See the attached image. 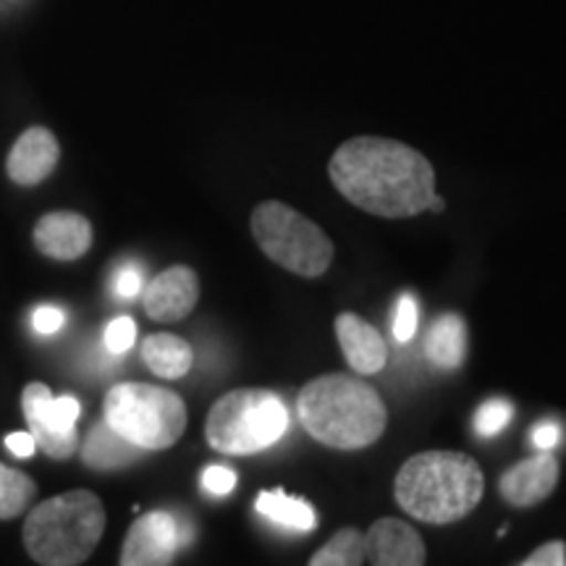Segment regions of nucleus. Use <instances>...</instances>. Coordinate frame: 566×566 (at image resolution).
I'll list each match as a JSON object with an SVG mask.
<instances>
[{
	"label": "nucleus",
	"mask_w": 566,
	"mask_h": 566,
	"mask_svg": "<svg viewBox=\"0 0 566 566\" xmlns=\"http://www.w3.org/2000/svg\"><path fill=\"white\" fill-rule=\"evenodd\" d=\"M424 357L441 370H457L467 357V325L462 315L446 313L430 325L424 338Z\"/></svg>",
	"instance_id": "nucleus-16"
},
{
	"label": "nucleus",
	"mask_w": 566,
	"mask_h": 566,
	"mask_svg": "<svg viewBox=\"0 0 566 566\" xmlns=\"http://www.w3.org/2000/svg\"><path fill=\"white\" fill-rule=\"evenodd\" d=\"M179 548V516L158 509V512L142 514L129 527L118 566H171Z\"/></svg>",
	"instance_id": "nucleus-9"
},
{
	"label": "nucleus",
	"mask_w": 566,
	"mask_h": 566,
	"mask_svg": "<svg viewBox=\"0 0 566 566\" xmlns=\"http://www.w3.org/2000/svg\"><path fill=\"white\" fill-rule=\"evenodd\" d=\"M202 488L210 495H229L237 488V472L223 464H210L202 472Z\"/></svg>",
	"instance_id": "nucleus-25"
},
{
	"label": "nucleus",
	"mask_w": 566,
	"mask_h": 566,
	"mask_svg": "<svg viewBox=\"0 0 566 566\" xmlns=\"http://www.w3.org/2000/svg\"><path fill=\"white\" fill-rule=\"evenodd\" d=\"M334 187L359 210L378 218H412L430 210L436 171L405 142L354 137L328 163Z\"/></svg>",
	"instance_id": "nucleus-1"
},
{
	"label": "nucleus",
	"mask_w": 566,
	"mask_h": 566,
	"mask_svg": "<svg viewBox=\"0 0 566 566\" xmlns=\"http://www.w3.org/2000/svg\"><path fill=\"white\" fill-rule=\"evenodd\" d=\"M139 289H142L139 265L124 263L116 271V275H113V294L122 296V300H132V296L139 294Z\"/></svg>",
	"instance_id": "nucleus-26"
},
{
	"label": "nucleus",
	"mask_w": 566,
	"mask_h": 566,
	"mask_svg": "<svg viewBox=\"0 0 566 566\" xmlns=\"http://www.w3.org/2000/svg\"><path fill=\"white\" fill-rule=\"evenodd\" d=\"M485 475L462 451H422L407 459L394 483L396 504L428 525L464 520L483 501Z\"/></svg>",
	"instance_id": "nucleus-3"
},
{
	"label": "nucleus",
	"mask_w": 566,
	"mask_h": 566,
	"mask_svg": "<svg viewBox=\"0 0 566 566\" xmlns=\"http://www.w3.org/2000/svg\"><path fill=\"white\" fill-rule=\"evenodd\" d=\"M258 514H263L265 520L275 522V525L294 530V533H313L317 525L315 509L310 501L294 499V495L279 491H263L254 501Z\"/></svg>",
	"instance_id": "nucleus-19"
},
{
	"label": "nucleus",
	"mask_w": 566,
	"mask_h": 566,
	"mask_svg": "<svg viewBox=\"0 0 566 566\" xmlns=\"http://www.w3.org/2000/svg\"><path fill=\"white\" fill-rule=\"evenodd\" d=\"M522 566H566V543L564 541H551L543 543L541 548H535Z\"/></svg>",
	"instance_id": "nucleus-27"
},
{
	"label": "nucleus",
	"mask_w": 566,
	"mask_h": 566,
	"mask_svg": "<svg viewBox=\"0 0 566 566\" xmlns=\"http://www.w3.org/2000/svg\"><path fill=\"white\" fill-rule=\"evenodd\" d=\"M38 495V483L24 472L0 464V520H17Z\"/></svg>",
	"instance_id": "nucleus-21"
},
{
	"label": "nucleus",
	"mask_w": 566,
	"mask_h": 566,
	"mask_svg": "<svg viewBox=\"0 0 566 566\" xmlns=\"http://www.w3.org/2000/svg\"><path fill=\"white\" fill-rule=\"evenodd\" d=\"M34 331L42 336H53L59 334L63 328V323H66V315H63L61 307H53V304H45V307H38L34 310Z\"/></svg>",
	"instance_id": "nucleus-28"
},
{
	"label": "nucleus",
	"mask_w": 566,
	"mask_h": 566,
	"mask_svg": "<svg viewBox=\"0 0 566 566\" xmlns=\"http://www.w3.org/2000/svg\"><path fill=\"white\" fill-rule=\"evenodd\" d=\"M558 438H562V430H558V424H554V422H543V424H537V428H535L533 443H535L541 451H551V449H554V446L558 443Z\"/></svg>",
	"instance_id": "nucleus-29"
},
{
	"label": "nucleus",
	"mask_w": 566,
	"mask_h": 566,
	"mask_svg": "<svg viewBox=\"0 0 566 566\" xmlns=\"http://www.w3.org/2000/svg\"><path fill=\"white\" fill-rule=\"evenodd\" d=\"M134 338H137V325H134L132 317H116L105 328V349L111 354H124L134 346Z\"/></svg>",
	"instance_id": "nucleus-24"
},
{
	"label": "nucleus",
	"mask_w": 566,
	"mask_h": 566,
	"mask_svg": "<svg viewBox=\"0 0 566 566\" xmlns=\"http://www.w3.org/2000/svg\"><path fill=\"white\" fill-rule=\"evenodd\" d=\"M59 158L61 147L53 132L45 129V126H32L11 147L6 171H9L11 181L19 184V187H38V184L45 181L55 171Z\"/></svg>",
	"instance_id": "nucleus-14"
},
{
	"label": "nucleus",
	"mask_w": 566,
	"mask_h": 566,
	"mask_svg": "<svg viewBox=\"0 0 566 566\" xmlns=\"http://www.w3.org/2000/svg\"><path fill=\"white\" fill-rule=\"evenodd\" d=\"M336 338L354 373L375 375L386 367L388 346L380 331L354 313L336 317Z\"/></svg>",
	"instance_id": "nucleus-15"
},
{
	"label": "nucleus",
	"mask_w": 566,
	"mask_h": 566,
	"mask_svg": "<svg viewBox=\"0 0 566 566\" xmlns=\"http://www.w3.org/2000/svg\"><path fill=\"white\" fill-rule=\"evenodd\" d=\"M142 359L158 378L179 380L192 370L195 352L189 342L174 334H153L142 344Z\"/></svg>",
	"instance_id": "nucleus-17"
},
{
	"label": "nucleus",
	"mask_w": 566,
	"mask_h": 566,
	"mask_svg": "<svg viewBox=\"0 0 566 566\" xmlns=\"http://www.w3.org/2000/svg\"><path fill=\"white\" fill-rule=\"evenodd\" d=\"M200 302V279L192 268L174 265L155 275L145 289V313L158 323H179Z\"/></svg>",
	"instance_id": "nucleus-10"
},
{
	"label": "nucleus",
	"mask_w": 566,
	"mask_h": 566,
	"mask_svg": "<svg viewBox=\"0 0 566 566\" xmlns=\"http://www.w3.org/2000/svg\"><path fill=\"white\" fill-rule=\"evenodd\" d=\"M365 558L373 566H424L428 551L412 525L384 516L365 533Z\"/></svg>",
	"instance_id": "nucleus-11"
},
{
	"label": "nucleus",
	"mask_w": 566,
	"mask_h": 566,
	"mask_svg": "<svg viewBox=\"0 0 566 566\" xmlns=\"http://www.w3.org/2000/svg\"><path fill=\"white\" fill-rule=\"evenodd\" d=\"M105 422L142 451H163L187 430V405L179 394L153 384H116L105 394Z\"/></svg>",
	"instance_id": "nucleus-6"
},
{
	"label": "nucleus",
	"mask_w": 566,
	"mask_h": 566,
	"mask_svg": "<svg viewBox=\"0 0 566 566\" xmlns=\"http://www.w3.org/2000/svg\"><path fill=\"white\" fill-rule=\"evenodd\" d=\"M289 428L286 405L268 388H237L210 407L205 438L216 451L250 457L279 443Z\"/></svg>",
	"instance_id": "nucleus-5"
},
{
	"label": "nucleus",
	"mask_w": 566,
	"mask_h": 566,
	"mask_svg": "<svg viewBox=\"0 0 566 566\" xmlns=\"http://www.w3.org/2000/svg\"><path fill=\"white\" fill-rule=\"evenodd\" d=\"M365 562V535L357 527H344L331 537L307 566H363Z\"/></svg>",
	"instance_id": "nucleus-20"
},
{
	"label": "nucleus",
	"mask_w": 566,
	"mask_h": 566,
	"mask_svg": "<svg viewBox=\"0 0 566 566\" xmlns=\"http://www.w3.org/2000/svg\"><path fill=\"white\" fill-rule=\"evenodd\" d=\"M558 485V462L554 454H541L522 459L501 475L499 493L509 506L530 509L543 504Z\"/></svg>",
	"instance_id": "nucleus-12"
},
{
	"label": "nucleus",
	"mask_w": 566,
	"mask_h": 566,
	"mask_svg": "<svg viewBox=\"0 0 566 566\" xmlns=\"http://www.w3.org/2000/svg\"><path fill=\"white\" fill-rule=\"evenodd\" d=\"M302 428L317 443L336 451H359L380 441L388 424V409L365 380L352 375H321L296 396Z\"/></svg>",
	"instance_id": "nucleus-2"
},
{
	"label": "nucleus",
	"mask_w": 566,
	"mask_h": 566,
	"mask_svg": "<svg viewBox=\"0 0 566 566\" xmlns=\"http://www.w3.org/2000/svg\"><path fill=\"white\" fill-rule=\"evenodd\" d=\"M105 525L103 501L92 491L53 495L27 514L24 537L27 554L40 566H80L101 546Z\"/></svg>",
	"instance_id": "nucleus-4"
},
{
	"label": "nucleus",
	"mask_w": 566,
	"mask_h": 566,
	"mask_svg": "<svg viewBox=\"0 0 566 566\" xmlns=\"http://www.w3.org/2000/svg\"><path fill=\"white\" fill-rule=\"evenodd\" d=\"M6 446H9V451L13 457H32L34 451H38V443H34L32 433H11L9 438H6Z\"/></svg>",
	"instance_id": "nucleus-30"
},
{
	"label": "nucleus",
	"mask_w": 566,
	"mask_h": 566,
	"mask_svg": "<svg viewBox=\"0 0 566 566\" xmlns=\"http://www.w3.org/2000/svg\"><path fill=\"white\" fill-rule=\"evenodd\" d=\"M252 237L268 258L283 271L302 279H321L334 263V242L321 226L289 205L268 200L252 210Z\"/></svg>",
	"instance_id": "nucleus-7"
},
{
	"label": "nucleus",
	"mask_w": 566,
	"mask_h": 566,
	"mask_svg": "<svg viewBox=\"0 0 566 566\" xmlns=\"http://www.w3.org/2000/svg\"><path fill=\"white\" fill-rule=\"evenodd\" d=\"M21 409H24L30 433L42 454L51 459H71L76 454L80 449L76 420H80L82 407L74 396L55 399L51 388L34 380L21 394Z\"/></svg>",
	"instance_id": "nucleus-8"
},
{
	"label": "nucleus",
	"mask_w": 566,
	"mask_h": 566,
	"mask_svg": "<svg viewBox=\"0 0 566 566\" xmlns=\"http://www.w3.org/2000/svg\"><path fill=\"white\" fill-rule=\"evenodd\" d=\"M512 415H514L512 401H504V399L485 401V405L475 412V433L483 438L501 433V430L509 424V420H512Z\"/></svg>",
	"instance_id": "nucleus-22"
},
{
	"label": "nucleus",
	"mask_w": 566,
	"mask_h": 566,
	"mask_svg": "<svg viewBox=\"0 0 566 566\" xmlns=\"http://www.w3.org/2000/svg\"><path fill=\"white\" fill-rule=\"evenodd\" d=\"M139 451L142 449L132 446L126 438L118 436L116 430L103 420L101 424H95V428L90 430L87 441H84L82 457L92 470L105 472V470H118V467L132 464L134 459L139 457Z\"/></svg>",
	"instance_id": "nucleus-18"
},
{
	"label": "nucleus",
	"mask_w": 566,
	"mask_h": 566,
	"mask_svg": "<svg viewBox=\"0 0 566 566\" xmlns=\"http://www.w3.org/2000/svg\"><path fill=\"white\" fill-rule=\"evenodd\" d=\"M34 247L53 260H80L92 247V226L74 210H55L34 226Z\"/></svg>",
	"instance_id": "nucleus-13"
},
{
	"label": "nucleus",
	"mask_w": 566,
	"mask_h": 566,
	"mask_svg": "<svg viewBox=\"0 0 566 566\" xmlns=\"http://www.w3.org/2000/svg\"><path fill=\"white\" fill-rule=\"evenodd\" d=\"M417 334V302L412 294H405L396 304V315H394V338L399 344L412 342Z\"/></svg>",
	"instance_id": "nucleus-23"
}]
</instances>
